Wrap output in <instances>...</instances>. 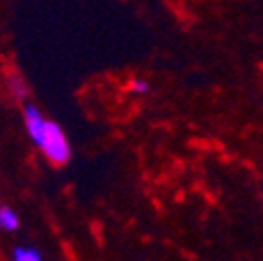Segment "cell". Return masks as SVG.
Listing matches in <instances>:
<instances>
[{"instance_id":"8992f818","label":"cell","mask_w":263,"mask_h":261,"mask_svg":"<svg viewBox=\"0 0 263 261\" xmlns=\"http://www.w3.org/2000/svg\"><path fill=\"white\" fill-rule=\"evenodd\" d=\"M11 90L15 92V96H19V99H25L27 96V88L23 86V80H19V78L11 80Z\"/></svg>"},{"instance_id":"5b68a950","label":"cell","mask_w":263,"mask_h":261,"mask_svg":"<svg viewBox=\"0 0 263 261\" xmlns=\"http://www.w3.org/2000/svg\"><path fill=\"white\" fill-rule=\"evenodd\" d=\"M129 90L134 94H146L151 90V86L146 80H134V82H129Z\"/></svg>"},{"instance_id":"6da1fadb","label":"cell","mask_w":263,"mask_h":261,"mask_svg":"<svg viewBox=\"0 0 263 261\" xmlns=\"http://www.w3.org/2000/svg\"><path fill=\"white\" fill-rule=\"evenodd\" d=\"M42 148V153L46 155V159L54 165H65L71 157V148L67 142V136L63 134V129L54 123V121H46L42 140L38 144Z\"/></svg>"},{"instance_id":"7a4b0ae2","label":"cell","mask_w":263,"mask_h":261,"mask_svg":"<svg viewBox=\"0 0 263 261\" xmlns=\"http://www.w3.org/2000/svg\"><path fill=\"white\" fill-rule=\"evenodd\" d=\"M23 115H25V129H27L29 138L34 140V144H40L42 134H44V127H46V119L42 117V113L34 105H25Z\"/></svg>"},{"instance_id":"277c9868","label":"cell","mask_w":263,"mask_h":261,"mask_svg":"<svg viewBox=\"0 0 263 261\" xmlns=\"http://www.w3.org/2000/svg\"><path fill=\"white\" fill-rule=\"evenodd\" d=\"M15 261H40L42 259V253L34 247H17L13 249V255H11Z\"/></svg>"},{"instance_id":"3957f363","label":"cell","mask_w":263,"mask_h":261,"mask_svg":"<svg viewBox=\"0 0 263 261\" xmlns=\"http://www.w3.org/2000/svg\"><path fill=\"white\" fill-rule=\"evenodd\" d=\"M19 228V217L11 207H0V230L15 232Z\"/></svg>"}]
</instances>
